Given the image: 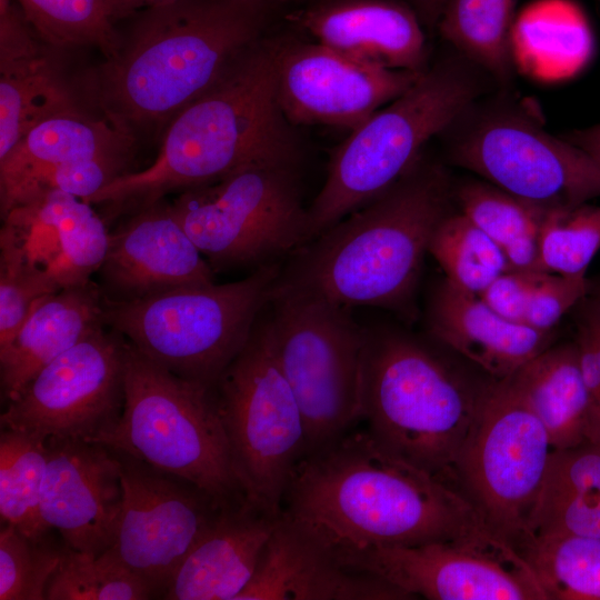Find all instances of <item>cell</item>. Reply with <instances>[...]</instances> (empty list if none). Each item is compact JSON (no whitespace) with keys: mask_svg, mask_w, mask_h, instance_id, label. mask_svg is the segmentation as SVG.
I'll use <instances>...</instances> for the list:
<instances>
[{"mask_svg":"<svg viewBox=\"0 0 600 600\" xmlns=\"http://www.w3.org/2000/svg\"><path fill=\"white\" fill-rule=\"evenodd\" d=\"M169 0H106L114 22L129 19L137 12Z\"/></svg>","mask_w":600,"mask_h":600,"instance_id":"f6af8a7d","label":"cell"},{"mask_svg":"<svg viewBox=\"0 0 600 600\" xmlns=\"http://www.w3.org/2000/svg\"><path fill=\"white\" fill-rule=\"evenodd\" d=\"M489 377L414 338L366 328L361 419L388 452L454 488V466Z\"/></svg>","mask_w":600,"mask_h":600,"instance_id":"5b68a950","label":"cell"},{"mask_svg":"<svg viewBox=\"0 0 600 600\" xmlns=\"http://www.w3.org/2000/svg\"><path fill=\"white\" fill-rule=\"evenodd\" d=\"M211 389L242 493L280 516L292 473L306 454V428L277 360L267 312Z\"/></svg>","mask_w":600,"mask_h":600,"instance_id":"9c48e42d","label":"cell"},{"mask_svg":"<svg viewBox=\"0 0 600 600\" xmlns=\"http://www.w3.org/2000/svg\"><path fill=\"white\" fill-rule=\"evenodd\" d=\"M40 513L72 550L99 556L114 541L123 501L117 452L99 442L49 439Z\"/></svg>","mask_w":600,"mask_h":600,"instance_id":"ac0fdd59","label":"cell"},{"mask_svg":"<svg viewBox=\"0 0 600 600\" xmlns=\"http://www.w3.org/2000/svg\"><path fill=\"white\" fill-rule=\"evenodd\" d=\"M428 253L442 268L447 280L476 294L512 269L503 250L461 212L451 211L439 222Z\"/></svg>","mask_w":600,"mask_h":600,"instance_id":"e575fe53","label":"cell"},{"mask_svg":"<svg viewBox=\"0 0 600 600\" xmlns=\"http://www.w3.org/2000/svg\"><path fill=\"white\" fill-rule=\"evenodd\" d=\"M170 203L214 272L278 262L308 241L298 159L244 167Z\"/></svg>","mask_w":600,"mask_h":600,"instance_id":"30bf717a","label":"cell"},{"mask_svg":"<svg viewBox=\"0 0 600 600\" xmlns=\"http://www.w3.org/2000/svg\"><path fill=\"white\" fill-rule=\"evenodd\" d=\"M588 296L592 297L600 303V274L593 278H588Z\"/></svg>","mask_w":600,"mask_h":600,"instance_id":"c3c4849f","label":"cell"},{"mask_svg":"<svg viewBox=\"0 0 600 600\" xmlns=\"http://www.w3.org/2000/svg\"><path fill=\"white\" fill-rule=\"evenodd\" d=\"M261 1H266V2H269V3H276V2L289 1V0H261Z\"/></svg>","mask_w":600,"mask_h":600,"instance_id":"681fc988","label":"cell"},{"mask_svg":"<svg viewBox=\"0 0 600 600\" xmlns=\"http://www.w3.org/2000/svg\"><path fill=\"white\" fill-rule=\"evenodd\" d=\"M587 294V276L546 272L531 296L523 323L537 330L552 331Z\"/></svg>","mask_w":600,"mask_h":600,"instance_id":"b9f144b4","label":"cell"},{"mask_svg":"<svg viewBox=\"0 0 600 600\" xmlns=\"http://www.w3.org/2000/svg\"><path fill=\"white\" fill-rule=\"evenodd\" d=\"M334 554L348 568L372 573L412 599L547 600L521 554L492 537Z\"/></svg>","mask_w":600,"mask_h":600,"instance_id":"9a60e30c","label":"cell"},{"mask_svg":"<svg viewBox=\"0 0 600 600\" xmlns=\"http://www.w3.org/2000/svg\"><path fill=\"white\" fill-rule=\"evenodd\" d=\"M34 31L61 49L94 47L104 59L118 49L116 28L106 0H16Z\"/></svg>","mask_w":600,"mask_h":600,"instance_id":"d590c367","label":"cell"},{"mask_svg":"<svg viewBox=\"0 0 600 600\" xmlns=\"http://www.w3.org/2000/svg\"><path fill=\"white\" fill-rule=\"evenodd\" d=\"M519 553L547 600H600V538L529 536Z\"/></svg>","mask_w":600,"mask_h":600,"instance_id":"1f68e13d","label":"cell"},{"mask_svg":"<svg viewBox=\"0 0 600 600\" xmlns=\"http://www.w3.org/2000/svg\"><path fill=\"white\" fill-rule=\"evenodd\" d=\"M446 0H407L419 16L422 23L437 26Z\"/></svg>","mask_w":600,"mask_h":600,"instance_id":"7dc6e473","label":"cell"},{"mask_svg":"<svg viewBox=\"0 0 600 600\" xmlns=\"http://www.w3.org/2000/svg\"><path fill=\"white\" fill-rule=\"evenodd\" d=\"M98 272L113 300L214 283V271L164 200L129 213L109 231Z\"/></svg>","mask_w":600,"mask_h":600,"instance_id":"44dd1931","label":"cell"},{"mask_svg":"<svg viewBox=\"0 0 600 600\" xmlns=\"http://www.w3.org/2000/svg\"><path fill=\"white\" fill-rule=\"evenodd\" d=\"M156 592L109 550L91 556L67 546L46 592L48 600H143Z\"/></svg>","mask_w":600,"mask_h":600,"instance_id":"8d00e7d4","label":"cell"},{"mask_svg":"<svg viewBox=\"0 0 600 600\" xmlns=\"http://www.w3.org/2000/svg\"><path fill=\"white\" fill-rule=\"evenodd\" d=\"M514 4L516 0H446L437 26L466 58L507 81L512 70Z\"/></svg>","mask_w":600,"mask_h":600,"instance_id":"4dcf8cb0","label":"cell"},{"mask_svg":"<svg viewBox=\"0 0 600 600\" xmlns=\"http://www.w3.org/2000/svg\"><path fill=\"white\" fill-rule=\"evenodd\" d=\"M552 447L509 378L492 379L454 466V488L489 534L519 552Z\"/></svg>","mask_w":600,"mask_h":600,"instance_id":"7c38bea8","label":"cell"},{"mask_svg":"<svg viewBox=\"0 0 600 600\" xmlns=\"http://www.w3.org/2000/svg\"><path fill=\"white\" fill-rule=\"evenodd\" d=\"M527 528L528 537L600 538V444L552 449Z\"/></svg>","mask_w":600,"mask_h":600,"instance_id":"4316f807","label":"cell"},{"mask_svg":"<svg viewBox=\"0 0 600 600\" xmlns=\"http://www.w3.org/2000/svg\"><path fill=\"white\" fill-rule=\"evenodd\" d=\"M282 512L334 553L491 537L456 488L391 454L367 430L307 453Z\"/></svg>","mask_w":600,"mask_h":600,"instance_id":"6da1fadb","label":"cell"},{"mask_svg":"<svg viewBox=\"0 0 600 600\" xmlns=\"http://www.w3.org/2000/svg\"><path fill=\"white\" fill-rule=\"evenodd\" d=\"M271 4L169 0L137 12L117 51L80 78L87 102L136 139L166 128L264 37Z\"/></svg>","mask_w":600,"mask_h":600,"instance_id":"7a4b0ae2","label":"cell"},{"mask_svg":"<svg viewBox=\"0 0 600 600\" xmlns=\"http://www.w3.org/2000/svg\"><path fill=\"white\" fill-rule=\"evenodd\" d=\"M129 158L112 157L37 167L0 176L1 218L43 193L60 191L82 200L128 172Z\"/></svg>","mask_w":600,"mask_h":600,"instance_id":"74e56055","label":"cell"},{"mask_svg":"<svg viewBox=\"0 0 600 600\" xmlns=\"http://www.w3.org/2000/svg\"><path fill=\"white\" fill-rule=\"evenodd\" d=\"M279 262L223 284L174 288L132 300L104 294V324L146 357L212 388L268 307Z\"/></svg>","mask_w":600,"mask_h":600,"instance_id":"52a82bcc","label":"cell"},{"mask_svg":"<svg viewBox=\"0 0 600 600\" xmlns=\"http://www.w3.org/2000/svg\"><path fill=\"white\" fill-rule=\"evenodd\" d=\"M292 127L278 102L264 36L169 121L149 167L119 176L84 201L117 217L258 162L299 159Z\"/></svg>","mask_w":600,"mask_h":600,"instance_id":"277c9868","label":"cell"},{"mask_svg":"<svg viewBox=\"0 0 600 600\" xmlns=\"http://www.w3.org/2000/svg\"><path fill=\"white\" fill-rule=\"evenodd\" d=\"M47 467L46 441L13 429L0 432V518L26 536L41 538L50 530L40 513Z\"/></svg>","mask_w":600,"mask_h":600,"instance_id":"836d02e7","label":"cell"},{"mask_svg":"<svg viewBox=\"0 0 600 600\" xmlns=\"http://www.w3.org/2000/svg\"><path fill=\"white\" fill-rule=\"evenodd\" d=\"M114 451L121 461L123 501L109 551L147 581L157 597H162L172 576L227 500Z\"/></svg>","mask_w":600,"mask_h":600,"instance_id":"2e32d148","label":"cell"},{"mask_svg":"<svg viewBox=\"0 0 600 600\" xmlns=\"http://www.w3.org/2000/svg\"><path fill=\"white\" fill-rule=\"evenodd\" d=\"M61 51L34 31L16 0H0V159L39 123L90 112Z\"/></svg>","mask_w":600,"mask_h":600,"instance_id":"ffe728a7","label":"cell"},{"mask_svg":"<svg viewBox=\"0 0 600 600\" xmlns=\"http://www.w3.org/2000/svg\"><path fill=\"white\" fill-rule=\"evenodd\" d=\"M571 314L573 322L581 324L590 333L600 358V303L587 294L571 310Z\"/></svg>","mask_w":600,"mask_h":600,"instance_id":"ee69618b","label":"cell"},{"mask_svg":"<svg viewBox=\"0 0 600 600\" xmlns=\"http://www.w3.org/2000/svg\"><path fill=\"white\" fill-rule=\"evenodd\" d=\"M288 21L313 41L390 69L424 71L426 38L413 8L399 0H314Z\"/></svg>","mask_w":600,"mask_h":600,"instance_id":"603a6c76","label":"cell"},{"mask_svg":"<svg viewBox=\"0 0 600 600\" xmlns=\"http://www.w3.org/2000/svg\"><path fill=\"white\" fill-rule=\"evenodd\" d=\"M460 212L483 230L514 269L538 270L539 236L546 210L478 180L453 189Z\"/></svg>","mask_w":600,"mask_h":600,"instance_id":"f546056e","label":"cell"},{"mask_svg":"<svg viewBox=\"0 0 600 600\" xmlns=\"http://www.w3.org/2000/svg\"><path fill=\"white\" fill-rule=\"evenodd\" d=\"M269 307L276 357L303 417L307 454L361 420L366 328L351 308L317 298L272 292Z\"/></svg>","mask_w":600,"mask_h":600,"instance_id":"8fae6325","label":"cell"},{"mask_svg":"<svg viewBox=\"0 0 600 600\" xmlns=\"http://www.w3.org/2000/svg\"><path fill=\"white\" fill-rule=\"evenodd\" d=\"M269 42L278 102L292 126L352 130L424 72L390 69L294 37Z\"/></svg>","mask_w":600,"mask_h":600,"instance_id":"e0dca14e","label":"cell"},{"mask_svg":"<svg viewBox=\"0 0 600 600\" xmlns=\"http://www.w3.org/2000/svg\"><path fill=\"white\" fill-rule=\"evenodd\" d=\"M600 249V206L581 203L549 210L539 236L538 270L587 276Z\"/></svg>","mask_w":600,"mask_h":600,"instance_id":"f35d334b","label":"cell"},{"mask_svg":"<svg viewBox=\"0 0 600 600\" xmlns=\"http://www.w3.org/2000/svg\"><path fill=\"white\" fill-rule=\"evenodd\" d=\"M279 517L244 496L222 502L162 598L237 600L253 577Z\"/></svg>","mask_w":600,"mask_h":600,"instance_id":"cb8c5ba5","label":"cell"},{"mask_svg":"<svg viewBox=\"0 0 600 600\" xmlns=\"http://www.w3.org/2000/svg\"><path fill=\"white\" fill-rule=\"evenodd\" d=\"M50 533L31 538L12 524L0 530V600H44L67 544Z\"/></svg>","mask_w":600,"mask_h":600,"instance_id":"ab89813d","label":"cell"},{"mask_svg":"<svg viewBox=\"0 0 600 600\" xmlns=\"http://www.w3.org/2000/svg\"><path fill=\"white\" fill-rule=\"evenodd\" d=\"M478 93L470 68L448 59L427 68L411 88L352 129L332 152L324 183L308 208V241L396 183L428 140L458 120Z\"/></svg>","mask_w":600,"mask_h":600,"instance_id":"8992f818","label":"cell"},{"mask_svg":"<svg viewBox=\"0 0 600 600\" xmlns=\"http://www.w3.org/2000/svg\"><path fill=\"white\" fill-rule=\"evenodd\" d=\"M59 290L37 274L0 266V350L18 333L36 301Z\"/></svg>","mask_w":600,"mask_h":600,"instance_id":"60d3db41","label":"cell"},{"mask_svg":"<svg viewBox=\"0 0 600 600\" xmlns=\"http://www.w3.org/2000/svg\"><path fill=\"white\" fill-rule=\"evenodd\" d=\"M451 160L546 210L600 197V162L522 114L500 112L482 118L456 140Z\"/></svg>","mask_w":600,"mask_h":600,"instance_id":"5bb4252c","label":"cell"},{"mask_svg":"<svg viewBox=\"0 0 600 600\" xmlns=\"http://www.w3.org/2000/svg\"><path fill=\"white\" fill-rule=\"evenodd\" d=\"M136 140L99 112L53 117L32 128L0 159V176L73 161L130 158Z\"/></svg>","mask_w":600,"mask_h":600,"instance_id":"f1b7e54d","label":"cell"},{"mask_svg":"<svg viewBox=\"0 0 600 600\" xmlns=\"http://www.w3.org/2000/svg\"><path fill=\"white\" fill-rule=\"evenodd\" d=\"M104 292L89 280L40 298L24 323L0 350L1 396L12 400L44 366L107 327Z\"/></svg>","mask_w":600,"mask_h":600,"instance_id":"484cf974","label":"cell"},{"mask_svg":"<svg viewBox=\"0 0 600 600\" xmlns=\"http://www.w3.org/2000/svg\"><path fill=\"white\" fill-rule=\"evenodd\" d=\"M127 340L101 328L44 366L10 401L1 428L47 441H96L121 417Z\"/></svg>","mask_w":600,"mask_h":600,"instance_id":"4fadbf2b","label":"cell"},{"mask_svg":"<svg viewBox=\"0 0 600 600\" xmlns=\"http://www.w3.org/2000/svg\"><path fill=\"white\" fill-rule=\"evenodd\" d=\"M0 266L37 274L58 289L98 271L109 230L92 204L60 191L43 193L2 217Z\"/></svg>","mask_w":600,"mask_h":600,"instance_id":"d6986e66","label":"cell"},{"mask_svg":"<svg viewBox=\"0 0 600 600\" xmlns=\"http://www.w3.org/2000/svg\"><path fill=\"white\" fill-rule=\"evenodd\" d=\"M452 200L444 169L420 157L379 197L294 250L272 292L409 316L430 238Z\"/></svg>","mask_w":600,"mask_h":600,"instance_id":"3957f363","label":"cell"},{"mask_svg":"<svg viewBox=\"0 0 600 600\" xmlns=\"http://www.w3.org/2000/svg\"><path fill=\"white\" fill-rule=\"evenodd\" d=\"M508 378L542 422L552 449L588 441L589 400L574 340L553 343Z\"/></svg>","mask_w":600,"mask_h":600,"instance_id":"83f0119b","label":"cell"},{"mask_svg":"<svg viewBox=\"0 0 600 600\" xmlns=\"http://www.w3.org/2000/svg\"><path fill=\"white\" fill-rule=\"evenodd\" d=\"M94 442L184 479L219 500L244 496L212 389L172 373L128 341L123 410Z\"/></svg>","mask_w":600,"mask_h":600,"instance_id":"ba28073f","label":"cell"},{"mask_svg":"<svg viewBox=\"0 0 600 600\" xmlns=\"http://www.w3.org/2000/svg\"><path fill=\"white\" fill-rule=\"evenodd\" d=\"M567 140L600 162V124L586 130L574 131Z\"/></svg>","mask_w":600,"mask_h":600,"instance_id":"bcb514c9","label":"cell"},{"mask_svg":"<svg viewBox=\"0 0 600 600\" xmlns=\"http://www.w3.org/2000/svg\"><path fill=\"white\" fill-rule=\"evenodd\" d=\"M383 579L342 564L281 512L258 567L237 600H409Z\"/></svg>","mask_w":600,"mask_h":600,"instance_id":"7402d4cb","label":"cell"},{"mask_svg":"<svg viewBox=\"0 0 600 600\" xmlns=\"http://www.w3.org/2000/svg\"><path fill=\"white\" fill-rule=\"evenodd\" d=\"M427 326L438 342L497 380L510 377L556 339L553 330L504 319L479 294L446 278L431 292Z\"/></svg>","mask_w":600,"mask_h":600,"instance_id":"d4e9b609","label":"cell"},{"mask_svg":"<svg viewBox=\"0 0 600 600\" xmlns=\"http://www.w3.org/2000/svg\"><path fill=\"white\" fill-rule=\"evenodd\" d=\"M510 44L511 49L551 44V78H567L588 62L593 40L588 20L574 2L539 0L513 20Z\"/></svg>","mask_w":600,"mask_h":600,"instance_id":"d6a6232c","label":"cell"},{"mask_svg":"<svg viewBox=\"0 0 600 600\" xmlns=\"http://www.w3.org/2000/svg\"><path fill=\"white\" fill-rule=\"evenodd\" d=\"M546 271L510 269L494 279L479 296L504 319L523 323L531 296Z\"/></svg>","mask_w":600,"mask_h":600,"instance_id":"7bdbcfd3","label":"cell"}]
</instances>
